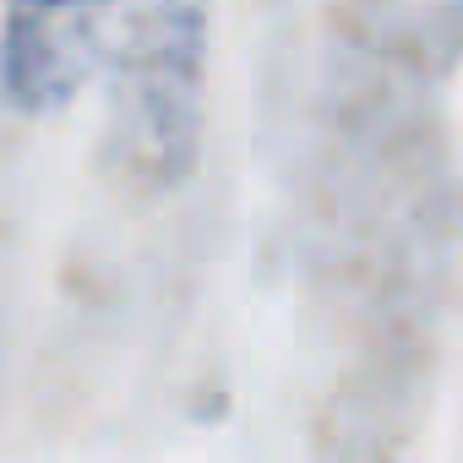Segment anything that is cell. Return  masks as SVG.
<instances>
[{"label": "cell", "mask_w": 463, "mask_h": 463, "mask_svg": "<svg viewBox=\"0 0 463 463\" xmlns=\"http://www.w3.org/2000/svg\"><path fill=\"white\" fill-rule=\"evenodd\" d=\"M207 6L213 0H137L126 28V120L142 153L185 164L196 137V93L207 61Z\"/></svg>", "instance_id": "1"}, {"label": "cell", "mask_w": 463, "mask_h": 463, "mask_svg": "<svg viewBox=\"0 0 463 463\" xmlns=\"http://www.w3.org/2000/svg\"><path fill=\"white\" fill-rule=\"evenodd\" d=\"M99 0H12V28L0 39V93L44 109L61 104L93 61Z\"/></svg>", "instance_id": "2"}]
</instances>
